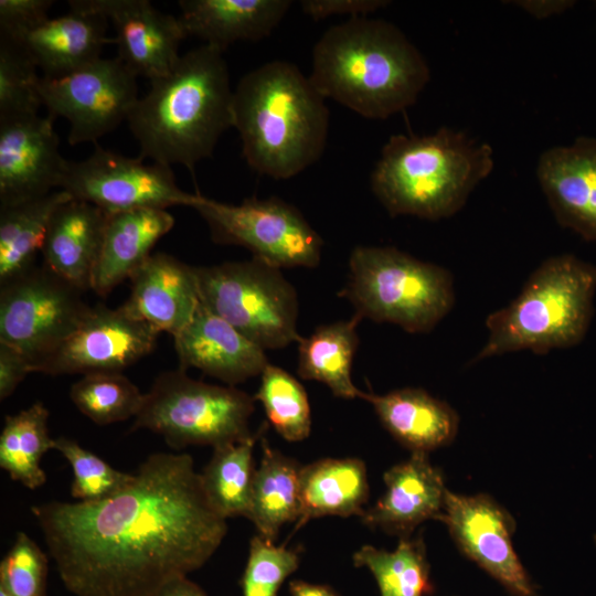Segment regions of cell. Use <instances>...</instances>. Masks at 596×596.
I'll return each mask as SVG.
<instances>
[{
	"label": "cell",
	"mask_w": 596,
	"mask_h": 596,
	"mask_svg": "<svg viewBox=\"0 0 596 596\" xmlns=\"http://www.w3.org/2000/svg\"><path fill=\"white\" fill-rule=\"evenodd\" d=\"M47 557L24 532H18L14 542L0 563V588L10 596H45Z\"/></svg>",
	"instance_id": "f35d334b"
},
{
	"label": "cell",
	"mask_w": 596,
	"mask_h": 596,
	"mask_svg": "<svg viewBox=\"0 0 596 596\" xmlns=\"http://www.w3.org/2000/svg\"><path fill=\"white\" fill-rule=\"evenodd\" d=\"M32 372L28 358L15 348L0 342V400L8 398Z\"/></svg>",
	"instance_id": "b9f144b4"
},
{
	"label": "cell",
	"mask_w": 596,
	"mask_h": 596,
	"mask_svg": "<svg viewBox=\"0 0 596 596\" xmlns=\"http://www.w3.org/2000/svg\"><path fill=\"white\" fill-rule=\"evenodd\" d=\"M233 127L247 164L258 174L286 180L321 157L329 109L298 66L275 60L240 79L233 95Z\"/></svg>",
	"instance_id": "277c9868"
},
{
	"label": "cell",
	"mask_w": 596,
	"mask_h": 596,
	"mask_svg": "<svg viewBox=\"0 0 596 596\" xmlns=\"http://www.w3.org/2000/svg\"><path fill=\"white\" fill-rule=\"evenodd\" d=\"M150 596H207L206 593L188 576L178 577L164 584Z\"/></svg>",
	"instance_id": "7bdbcfd3"
},
{
	"label": "cell",
	"mask_w": 596,
	"mask_h": 596,
	"mask_svg": "<svg viewBox=\"0 0 596 596\" xmlns=\"http://www.w3.org/2000/svg\"><path fill=\"white\" fill-rule=\"evenodd\" d=\"M290 596H340L328 585L294 579L289 583Z\"/></svg>",
	"instance_id": "f6af8a7d"
},
{
	"label": "cell",
	"mask_w": 596,
	"mask_h": 596,
	"mask_svg": "<svg viewBox=\"0 0 596 596\" xmlns=\"http://www.w3.org/2000/svg\"><path fill=\"white\" fill-rule=\"evenodd\" d=\"M71 195L54 190L43 196L0 206V283L34 266L42 249L50 220Z\"/></svg>",
	"instance_id": "f546056e"
},
{
	"label": "cell",
	"mask_w": 596,
	"mask_h": 596,
	"mask_svg": "<svg viewBox=\"0 0 596 596\" xmlns=\"http://www.w3.org/2000/svg\"><path fill=\"white\" fill-rule=\"evenodd\" d=\"M58 189L107 214L174 205L193 207L200 196L178 187L171 167L145 163L139 156L126 157L97 142L86 159L66 161Z\"/></svg>",
	"instance_id": "7c38bea8"
},
{
	"label": "cell",
	"mask_w": 596,
	"mask_h": 596,
	"mask_svg": "<svg viewBox=\"0 0 596 596\" xmlns=\"http://www.w3.org/2000/svg\"><path fill=\"white\" fill-rule=\"evenodd\" d=\"M518 6L535 18L542 19L562 12L572 1H517Z\"/></svg>",
	"instance_id": "ee69618b"
},
{
	"label": "cell",
	"mask_w": 596,
	"mask_h": 596,
	"mask_svg": "<svg viewBox=\"0 0 596 596\" xmlns=\"http://www.w3.org/2000/svg\"><path fill=\"white\" fill-rule=\"evenodd\" d=\"M0 596H10L7 592L0 588Z\"/></svg>",
	"instance_id": "bcb514c9"
},
{
	"label": "cell",
	"mask_w": 596,
	"mask_h": 596,
	"mask_svg": "<svg viewBox=\"0 0 596 596\" xmlns=\"http://www.w3.org/2000/svg\"><path fill=\"white\" fill-rule=\"evenodd\" d=\"M53 120L51 115L0 119V206L60 190L67 160Z\"/></svg>",
	"instance_id": "2e32d148"
},
{
	"label": "cell",
	"mask_w": 596,
	"mask_h": 596,
	"mask_svg": "<svg viewBox=\"0 0 596 596\" xmlns=\"http://www.w3.org/2000/svg\"><path fill=\"white\" fill-rule=\"evenodd\" d=\"M103 14L116 32L118 58L136 76L150 82L167 75L178 63L180 43L188 36L179 20L148 0H72Z\"/></svg>",
	"instance_id": "e0dca14e"
},
{
	"label": "cell",
	"mask_w": 596,
	"mask_h": 596,
	"mask_svg": "<svg viewBox=\"0 0 596 596\" xmlns=\"http://www.w3.org/2000/svg\"><path fill=\"white\" fill-rule=\"evenodd\" d=\"M47 408L36 402L17 414L8 415L0 435V467L10 478L29 489L46 481L41 467L43 455L54 449L49 432Z\"/></svg>",
	"instance_id": "1f68e13d"
},
{
	"label": "cell",
	"mask_w": 596,
	"mask_h": 596,
	"mask_svg": "<svg viewBox=\"0 0 596 596\" xmlns=\"http://www.w3.org/2000/svg\"><path fill=\"white\" fill-rule=\"evenodd\" d=\"M596 292V265L570 254L544 260L520 294L486 319V344L472 363L510 352L544 354L578 344L587 333Z\"/></svg>",
	"instance_id": "8992f818"
},
{
	"label": "cell",
	"mask_w": 596,
	"mask_h": 596,
	"mask_svg": "<svg viewBox=\"0 0 596 596\" xmlns=\"http://www.w3.org/2000/svg\"><path fill=\"white\" fill-rule=\"evenodd\" d=\"M492 168V148L461 131L398 134L383 146L371 188L391 216L436 221L457 213Z\"/></svg>",
	"instance_id": "5b68a950"
},
{
	"label": "cell",
	"mask_w": 596,
	"mask_h": 596,
	"mask_svg": "<svg viewBox=\"0 0 596 596\" xmlns=\"http://www.w3.org/2000/svg\"><path fill=\"white\" fill-rule=\"evenodd\" d=\"M31 512L76 596H150L202 567L227 533L185 453L149 456L104 500L51 501Z\"/></svg>",
	"instance_id": "6da1fadb"
},
{
	"label": "cell",
	"mask_w": 596,
	"mask_h": 596,
	"mask_svg": "<svg viewBox=\"0 0 596 596\" xmlns=\"http://www.w3.org/2000/svg\"><path fill=\"white\" fill-rule=\"evenodd\" d=\"M254 411V396L234 386L194 380L179 368L156 377L131 430L158 434L174 449L194 445L215 448L248 438Z\"/></svg>",
	"instance_id": "ba28073f"
},
{
	"label": "cell",
	"mask_w": 596,
	"mask_h": 596,
	"mask_svg": "<svg viewBox=\"0 0 596 596\" xmlns=\"http://www.w3.org/2000/svg\"><path fill=\"white\" fill-rule=\"evenodd\" d=\"M384 0H304L302 12L315 21L332 15L366 17L389 4Z\"/></svg>",
	"instance_id": "60d3db41"
},
{
	"label": "cell",
	"mask_w": 596,
	"mask_h": 596,
	"mask_svg": "<svg viewBox=\"0 0 596 596\" xmlns=\"http://www.w3.org/2000/svg\"><path fill=\"white\" fill-rule=\"evenodd\" d=\"M143 396L137 385L121 373L83 375L70 391L76 408L98 425L135 418Z\"/></svg>",
	"instance_id": "e575fe53"
},
{
	"label": "cell",
	"mask_w": 596,
	"mask_h": 596,
	"mask_svg": "<svg viewBox=\"0 0 596 596\" xmlns=\"http://www.w3.org/2000/svg\"><path fill=\"white\" fill-rule=\"evenodd\" d=\"M108 215L96 205L73 198L60 204L42 245L43 265L82 291L92 289Z\"/></svg>",
	"instance_id": "603a6c76"
},
{
	"label": "cell",
	"mask_w": 596,
	"mask_h": 596,
	"mask_svg": "<svg viewBox=\"0 0 596 596\" xmlns=\"http://www.w3.org/2000/svg\"><path fill=\"white\" fill-rule=\"evenodd\" d=\"M384 428L412 453L428 454L450 444L459 417L446 402L423 389L404 387L377 395L363 393Z\"/></svg>",
	"instance_id": "d4e9b609"
},
{
	"label": "cell",
	"mask_w": 596,
	"mask_h": 596,
	"mask_svg": "<svg viewBox=\"0 0 596 596\" xmlns=\"http://www.w3.org/2000/svg\"><path fill=\"white\" fill-rule=\"evenodd\" d=\"M536 175L557 222L596 242V138L547 149Z\"/></svg>",
	"instance_id": "ac0fdd59"
},
{
	"label": "cell",
	"mask_w": 596,
	"mask_h": 596,
	"mask_svg": "<svg viewBox=\"0 0 596 596\" xmlns=\"http://www.w3.org/2000/svg\"><path fill=\"white\" fill-rule=\"evenodd\" d=\"M39 88L49 115L68 120L72 146L96 143L127 120L140 98L137 76L118 57H99L58 78L41 76Z\"/></svg>",
	"instance_id": "4fadbf2b"
},
{
	"label": "cell",
	"mask_w": 596,
	"mask_h": 596,
	"mask_svg": "<svg viewBox=\"0 0 596 596\" xmlns=\"http://www.w3.org/2000/svg\"><path fill=\"white\" fill-rule=\"evenodd\" d=\"M266 429L259 427L248 438L213 448V455L201 475L205 494L224 519L247 518L255 469L253 453Z\"/></svg>",
	"instance_id": "4dcf8cb0"
},
{
	"label": "cell",
	"mask_w": 596,
	"mask_h": 596,
	"mask_svg": "<svg viewBox=\"0 0 596 596\" xmlns=\"http://www.w3.org/2000/svg\"><path fill=\"white\" fill-rule=\"evenodd\" d=\"M340 296L358 317L393 323L409 333L432 331L455 304L449 270L392 246H356Z\"/></svg>",
	"instance_id": "52a82bcc"
},
{
	"label": "cell",
	"mask_w": 596,
	"mask_h": 596,
	"mask_svg": "<svg viewBox=\"0 0 596 596\" xmlns=\"http://www.w3.org/2000/svg\"><path fill=\"white\" fill-rule=\"evenodd\" d=\"M193 209L217 244L247 248L253 258L276 268L317 267L323 241L301 212L270 196L230 204L200 194Z\"/></svg>",
	"instance_id": "30bf717a"
},
{
	"label": "cell",
	"mask_w": 596,
	"mask_h": 596,
	"mask_svg": "<svg viewBox=\"0 0 596 596\" xmlns=\"http://www.w3.org/2000/svg\"><path fill=\"white\" fill-rule=\"evenodd\" d=\"M352 561L355 567L371 572L381 596H425L432 592L429 564L421 536L401 538L392 552L363 545Z\"/></svg>",
	"instance_id": "d6a6232c"
},
{
	"label": "cell",
	"mask_w": 596,
	"mask_h": 596,
	"mask_svg": "<svg viewBox=\"0 0 596 596\" xmlns=\"http://www.w3.org/2000/svg\"><path fill=\"white\" fill-rule=\"evenodd\" d=\"M268 422L287 441H301L311 432V411L307 392L291 374L270 363L260 374L254 395Z\"/></svg>",
	"instance_id": "836d02e7"
},
{
	"label": "cell",
	"mask_w": 596,
	"mask_h": 596,
	"mask_svg": "<svg viewBox=\"0 0 596 596\" xmlns=\"http://www.w3.org/2000/svg\"><path fill=\"white\" fill-rule=\"evenodd\" d=\"M83 294L44 265L1 284L0 342L23 353L34 372L89 312Z\"/></svg>",
	"instance_id": "8fae6325"
},
{
	"label": "cell",
	"mask_w": 596,
	"mask_h": 596,
	"mask_svg": "<svg viewBox=\"0 0 596 596\" xmlns=\"http://www.w3.org/2000/svg\"><path fill=\"white\" fill-rule=\"evenodd\" d=\"M36 68L18 45L0 38V119L38 115L43 103Z\"/></svg>",
	"instance_id": "d590c367"
},
{
	"label": "cell",
	"mask_w": 596,
	"mask_h": 596,
	"mask_svg": "<svg viewBox=\"0 0 596 596\" xmlns=\"http://www.w3.org/2000/svg\"><path fill=\"white\" fill-rule=\"evenodd\" d=\"M52 0H0V35L14 36L49 19Z\"/></svg>",
	"instance_id": "ab89813d"
},
{
	"label": "cell",
	"mask_w": 596,
	"mask_h": 596,
	"mask_svg": "<svg viewBox=\"0 0 596 596\" xmlns=\"http://www.w3.org/2000/svg\"><path fill=\"white\" fill-rule=\"evenodd\" d=\"M129 279L131 290L121 307L159 332L174 337L201 306L194 266L169 254H151Z\"/></svg>",
	"instance_id": "44dd1931"
},
{
	"label": "cell",
	"mask_w": 596,
	"mask_h": 596,
	"mask_svg": "<svg viewBox=\"0 0 596 596\" xmlns=\"http://www.w3.org/2000/svg\"><path fill=\"white\" fill-rule=\"evenodd\" d=\"M383 496L360 517L369 528L408 538L429 519L438 520L447 489L441 471L433 466L428 454L412 453L411 457L384 473Z\"/></svg>",
	"instance_id": "ffe728a7"
},
{
	"label": "cell",
	"mask_w": 596,
	"mask_h": 596,
	"mask_svg": "<svg viewBox=\"0 0 596 596\" xmlns=\"http://www.w3.org/2000/svg\"><path fill=\"white\" fill-rule=\"evenodd\" d=\"M470 560L515 596H534L533 585L512 544L513 518L488 494L447 491L439 517Z\"/></svg>",
	"instance_id": "9a60e30c"
},
{
	"label": "cell",
	"mask_w": 596,
	"mask_h": 596,
	"mask_svg": "<svg viewBox=\"0 0 596 596\" xmlns=\"http://www.w3.org/2000/svg\"><path fill=\"white\" fill-rule=\"evenodd\" d=\"M159 333L121 306L96 305L34 372L52 376L121 373L155 349Z\"/></svg>",
	"instance_id": "5bb4252c"
},
{
	"label": "cell",
	"mask_w": 596,
	"mask_h": 596,
	"mask_svg": "<svg viewBox=\"0 0 596 596\" xmlns=\"http://www.w3.org/2000/svg\"><path fill=\"white\" fill-rule=\"evenodd\" d=\"M203 307L264 350L299 342V304L281 270L256 258L194 267Z\"/></svg>",
	"instance_id": "9c48e42d"
},
{
	"label": "cell",
	"mask_w": 596,
	"mask_h": 596,
	"mask_svg": "<svg viewBox=\"0 0 596 596\" xmlns=\"http://www.w3.org/2000/svg\"><path fill=\"white\" fill-rule=\"evenodd\" d=\"M299 563L300 553L297 549L277 546L260 535L253 536L241 579L242 596H277Z\"/></svg>",
	"instance_id": "74e56055"
},
{
	"label": "cell",
	"mask_w": 596,
	"mask_h": 596,
	"mask_svg": "<svg viewBox=\"0 0 596 596\" xmlns=\"http://www.w3.org/2000/svg\"><path fill=\"white\" fill-rule=\"evenodd\" d=\"M70 12L47 19L38 26L14 36H2L18 45L43 72L45 78L66 76L102 57L107 19L83 9L72 0Z\"/></svg>",
	"instance_id": "7402d4cb"
},
{
	"label": "cell",
	"mask_w": 596,
	"mask_h": 596,
	"mask_svg": "<svg viewBox=\"0 0 596 596\" xmlns=\"http://www.w3.org/2000/svg\"><path fill=\"white\" fill-rule=\"evenodd\" d=\"M179 20L185 34L224 52L237 41L267 38L283 21L290 0H181Z\"/></svg>",
	"instance_id": "cb8c5ba5"
},
{
	"label": "cell",
	"mask_w": 596,
	"mask_h": 596,
	"mask_svg": "<svg viewBox=\"0 0 596 596\" xmlns=\"http://www.w3.org/2000/svg\"><path fill=\"white\" fill-rule=\"evenodd\" d=\"M174 225L173 216L161 209H141L108 215L92 290L107 296L152 254L157 242Z\"/></svg>",
	"instance_id": "484cf974"
},
{
	"label": "cell",
	"mask_w": 596,
	"mask_h": 596,
	"mask_svg": "<svg viewBox=\"0 0 596 596\" xmlns=\"http://www.w3.org/2000/svg\"><path fill=\"white\" fill-rule=\"evenodd\" d=\"M309 78L326 99L364 118L386 119L417 100L430 72L396 25L359 17L321 35L312 50Z\"/></svg>",
	"instance_id": "7a4b0ae2"
},
{
	"label": "cell",
	"mask_w": 596,
	"mask_h": 596,
	"mask_svg": "<svg viewBox=\"0 0 596 596\" xmlns=\"http://www.w3.org/2000/svg\"><path fill=\"white\" fill-rule=\"evenodd\" d=\"M368 499L369 481L363 460L326 458L301 466L300 514L295 531L321 517H361Z\"/></svg>",
	"instance_id": "4316f807"
},
{
	"label": "cell",
	"mask_w": 596,
	"mask_h": 596,
	"mask_svg": "<svg viewBox=\"0 0 596 596\" xmlns=\"http://www.w3.org/2000/svg\"><path fill=\"white\" fill-rule=\"evenodd\" d=\"M354 315L349 320L321 324L298 347L297 373L304 380L318 381L329 387L337 397L362 398L363 391L352 381V363L359 345L358 324Z\"/></svg>",
	"instance_id": "f1b7e54d"
},
{
	"label": "cell",
	"mask_w": 596,
	"mask_h": 596,
	"mask_svg": "<svg viewBox=\"0 0 596 596\" xmlns=\"http://www.w3.org/2000/svg\"><path fill=\"white\" fill-rule=\"evenodd\" d=\"M233 95L223 52L203 44L181 55L167 75L150 82L127 118L139 157L193 172L233 127Z\"/></svg>",
	"instance_id": "3957f363"
},
{
	"label": "cell",
	"mask_w": 596,
	"mask_h": 596,
	"mask_svg": "<svg viewBox=\"0 0 596 596\" xmlns=\"http://www.w3.org/2000/svg\"><path fill=\"white\" fill-rule=\"evenodd\" d=\"M54 449L71 465V494L77 501L96 502L109 498L127 487L134 478V473L115 469L74 439L54 438Z\"/></svg>",
	"instance_id": "8d00e7d4"
},
{
	"label": "cell",
	"mask_w": 596,
	"mask_h": 596,
	"mask_svg": "<svg viewBox=\"0 0 596 596\" xmlns=\"http://www.w3.org/2000/svg\"><path fill=\"white\" fill-rule=\"evenodd\" d=\"M173 340L180 369H198L228 386L260 375L269 363L264 349L202 304Z\"/></svg>",
	"instance_id": "d6986e66"
},
{
	"label": "cell",
	"mask_w": 596,
	"mask_h": 596,
	"mask_svg": "<svg viewBox=\"0 0 596 596\" xmlns=\"http://www.w3.org/2000/svg\"><path fill=\"white\" fill-rule=\"evenodd\" d=\"M263 456L255 469L247 519L258 535L275 541L288 522H297L300 514L301 466L276 450L262 436Z\"/></svg>",
	"instance_id": "83f0119b"
}]
</instances>
